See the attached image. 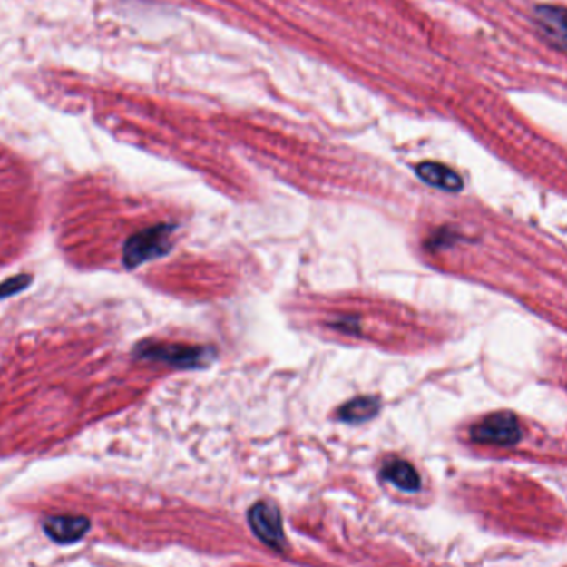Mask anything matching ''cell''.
Wrapping results in <instances>:
<instances>
[{"label": "cell", "instance_id": "52a82bcc", "mask_svg": "<svg viewBox=\"0 0 567 567\" xmlns=\"http://www.w3.org/2000/svg\"><path fill=\"white\" fill-rule=\"evenodd\" d=\"M416 174L425 183L443 191L456 192L463 190L462 176L445 164L425 161L416 166Z\"/></svg>", "mask_w": 567, "mask_h": 567}, {"label": "cell", "instance_id": "3957f363", "mask_svg": "<svg viewBox=\"0 0 567 567\" xmlns=\"http://www.w3.org/2000/svg\"><path fill=\"white\" fill-rule=\"evenodd\" d=\"M473 442L480 445H494V446H513L520 443L523 436L520 420L511 412H496L484 416L481 422L473 425Z\"/></svg>", "mask_w": 567, "mask_h": 567}, {"label": "cell", "instance_id": "8992f818", "mask_svg": "<svg viewBox=\"0 0 567 567\" xmlns=\"http://www.w3.org/2000/svg\"><path fill=\"white\" fill-rule=\"evenodd\" d=\"M534 19L543 34L559 47L567 48V9L543 4L534 9Z\"/></svg>", "mask_w": 567, "mask_h": 567}, {"label": "cell", "instance_id": "30bf717a", "mask_svg": "<svg viewBox=\"0 0 567 567\" xmlns=\"http://www.w3.org/2000/svg\"><path fill=\"white\" fill-rule=\"evenodd\" d=\"M25 280H27V278L20 276L17 279L7 280L5 284H2V286H0V298H5V296H9V294H14V292H17L20 288H24Z\"/></svg>", "mask_w": 567, "mask_h": 567}, {"label": "cell", "instance_id": "9c48e42d", "mask_svg": "<svg viewBox=\"0 0 567 567\" xmlns=\"http://www.w3.org/2000/svg\"><path fill=\"white\" fill-rule=\"evenodd\" d=\"M380 410V402L376 396H357L338 408V420L347 424H362L374 418Z\"/></svg>", "mask_w": 567, "mask_h": 567}, {"label": "cell", "instance_id": "277c9868", "mask_svg": "<svg viewBox=\"0 0 567 567\" xmlns=\"http://www.w3.org/2000/svg\"><path fill=\"white\" fill-rule=\"evenodd\" d=\"M249 526L258 538L272 549L282 551L286 546V536L282 531V518L274 504L256 503L249 510Z\"/></svg>", "mask_w": 567, "mask_h": 567}, {"label": "cell", "instance_id": "ba28073f", "mask_svg": "<svg viewBox=\"0 0 567 567\" xmlns=\"http://www.w3.org/2000/svg\"><path fill=\"white\" fill-rule=\"evenodd\" d=\"M382 478L390 481L398 490L406 491V493H415L422 486L420 474L410 463L404 462V460L386 463L382 468Z\"/></svg>", "mask_w": 567, "mask_h": 567}, {"label": "cell", "instance_id": "6da1fadb", "mask_svg": "<svg viewBox=\"0 0 567 567\" xmlns=\"http://www.w3.org/2000/svg\"><path fill=\"white\" fill-rule=\"evenodd\" d=\"M171 224H158L144 231L136 232L126 240L123 248V264L128 269H135L146 260L161 258L171 249Z\"/></svg>", "mask_w": 567, "mask_h": 567}, {"label": "cell", "instance_id": "7a4b0ae2", "mask_svg": "<svg viewBox=\"0 0 567 567\" xmlns=\"http://www.w3.org/2000/svg\"><path fill=\"white\" fill-rule=\"evenodd\" d=\"M136 356L164 362L176 368H196L211 360L212 352L204 347L183 346V344H163V342H143L136 347Z\"/></svg>", "mask_w": 567, "mask_h": 567}, {"label": "cell", "instance_id": "5b68a950", "mask_svg": "<svg viewBox=\"0 0 567 567\" xmlns=\"http://www.w3.org/2000/svg\"><path fill=\"white\" fill-rule=\"evenodd\" d=\"M44 531L58 544H72L83 538L90 529V521L83 516H48L44 521Z\"/></svg>", "mask_w": 567, "mask_h": 567}]
</instances>
